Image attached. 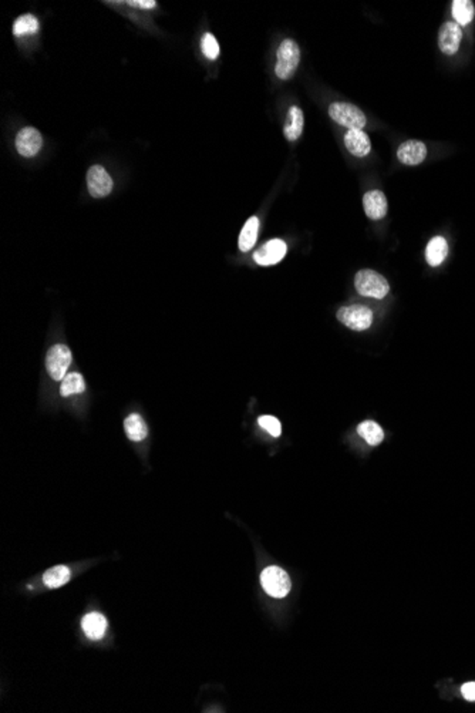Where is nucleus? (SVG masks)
Returning a JSON list of instances; mask_svg holds the SVG:
<instances>
[{"instance_id": "nucleus-1", "label": "nucleus", "mask_w": 475, "mask_h": 713, "mask_svg": "<svg viewBox=\"0 0 475 713\" xmlns=\"http://www.w3.org/2000/svg\"><path fill=\"white\" fill-rule=\"evenodd\" d=\"M354 287L362 296L374 299H385L390 291L387 279L372 269L358 271L354 276Z\"/></svg>"}, {"instance_id": "nucleus-2", "label": "nucleus", "mask_w": 475, "mask_h": 713, "mask_svg": "<svg viewBox=\"0 0 475 713\" xmlns=\"http://www.w3.org/2000/svg\"><path fill=\"white\" fill-rule=\"evenodd\" d=\"M299 62H300L299 46L291 39L283 40L278 49V62H276V67H275L276 76L282 80H289L291 77H293V74L299 66Z\"/></svg>"}, {"instance_id": "nucleus-3", "label": "nucleus", "mask_w": 475, "mask_h": 713, "mask_svg": "<svg viewBox=\"0 0 475 713\" xmlns=\"http://www.w3.org/2000/svg\"><path fill=\"white\" fill-rule=\"evenodd\" d=\"M329 116L349 130H363L367 123L365 112L350 103H332L329 106Z\"/></svg>"}, {"instance_id": "nucleus-4", "label": "nucleus", "mask_w": 475, "mask_h": 713, "mask_svg": "<svg viewBox=\"0 0 475 713\" xmlns=\"http://www.w3.org/2000/svg\"><path fill=\"white\" fill-rule=\"evenodd\" d=\"M260 583L265 592L273 598L287 596L292 588L289 575L279 567L265 568L260 575Z\"/></svg>"}, {"instance_id": "nucleus-5", "label": "nucleus", "mask_w": 475, "mask_h": 713, "mask_svg": "<svg viewBox=\"0 0 475 713\" xmlns=\"http://www.w3.org/2000/svg\"><path fill=\"white\" fill-rule=\"evenodd\" d=\"M339 322L352 330H366L373 324V312L365 305H350L340 308L336 313Z\"/></svg>"}, {"instance_id": "nucleus-6", "label": "nucleus", "mask_w": 475, "mask_h": 713, "mask_svg": "<svg viewBox=\"0 0 475 713\" xmlns=\"http://www.w3.org/2000/svg\"><path fill=\"white\" fill-rule=\"evenodd\" d=\"M71 363V352L64 345L53 346L46 356V369L53 380H63Z\"/></svg>"}, {"instance_id": "nucleus-7", "label": "nucleus", "mask_w": 475, "mask_h": 713, "mask_svg": "<svg viewBox=\"0 0 475 713\" xmlns=\"http://www.w3.org/2000/svg\"><path fill=\"white\" fill-rule=\"evenodd\" d=\"M112 178L101 165L91 167L87 173L88 193L94 198H104L112 191Z\"/></svg>"}, {"instance_id": "nucleus-8", "label": "nucleus", "mask_w": 475, "mask_h": 713, "mask_svg": "<svg viewBox=\"0 0 475 713\" xmlns=\"http://www.w3.org/2000/svg\"><path fill=\"white\" fill-rule=\"evenodd\" d=\"M43 147V137L34 127H25L16 136V149L23 157H34Z\"/></svg>"}, {"instance_id": "nucleus-9", "label": "nucleus", "mask_w": 475, "mask_h": 713, "mask_svg": "<svg viewBox=\"0 0 475 713\" xmlns=\"http://www.w3.org/2000/svg\"><path fill=\"white\" fill-rule=\"evenodd\" d=\"M287 243L282 239H272L263 243V245L255 252L254 259L260 267H271L280 262L284 258V255H287Z\"/></svg>"}, {"instance_id": "nucleus-10", "label": "nucleus", "mask_w": 475, "mask_h": 713, "mask_svg": "<svg viewBox=\"0 0 475 713\" xmlns=\"http://www.w3.org/2000/svg\"><path fill=\"white\" fill-rule=\"evenodd\" d=\"M461 40H463V30H461V26H459L457 23L447 22L440 27L439 47L444 54L452 56L457 53L460 49Z\"/></svg>"}, {"instance_id": "nucleus-11", "label": "nucleus", "mask_w": 475, "mask_h": 713, "mask_svg": "<svg viewBox=\"0 0 475 713\" xmlns=\"http://www.w3.org/2000/svg\"><path fill=\"white\" fill-rule=\"evenodd\" d=\"M427 157V147L423 141L409 140L397 148V158L406 165H419Z\"/></svg>"}, {"instance_id": "nucleus-12", "label": "nucleus", "mask_w": 475, "mask_h": 713, "mask_svg": "<svg viewBox=\"0 0 475 713\" xmlns=\"http://www.w3.org/2000/svg\"><path fill=\"white\" fill-rule=\"evenodd\" d=\"M363 206L366 215L373 221L383 219L387 215V198L380 190L366 193L363 197Z\"/></svg>"}, {"instance_id": "nucleus-13", "label": "nucleus", "mask_w": 475, "mask_h": 713, "mask_svg": "<svg viewBox=\"0 0 475 713\" xmlns=\"http://www.w3.org/2000/svg\"><path fill=\"white\" fill-rule=\"evenodd\" d=\"M345 145L352 156L360 158L366 157L372 149L370 138L363 130H349L345 136Z\"/></svg>"}, {"instance_id": "nucleus-14", "label": "nucleus", "mask_w": 475, "mask_h": 713, "mask_svg": "<svg viewBox=\"0 0 475 713\" xmlns=\"http://www.w3.org/2000/svg\"><path fill=\"white\" fill-rule=\"evenodd\" d=\"M303 125H305V116H303V111L296 106L291 107L288 111L287 121H284V125H283L284 137L288 138V141H296L303 133Z\"/></svg>"}, {"instance_id": "nucleus-15", "label": "nucleus", "mask_w": 475, "mask_h": 713, "mask_svg": "<svg viewBox=\"0 0 475 713\" xmlns=\"http://www.w3.org/2000/svg\"><path fill=\"white\" fill-rule=\"evenodd\" d=\"M82 628H83L84 633L90 638V640L99 641V640H101V638L106 633L107 619L104 618V615H101L99 612L87 614L83 618V621H82Z\"/></svg>"}, {"instance_id": "nucleus-16", "label": "nucleus", "mask_w": 475, "mask_h": 713, "mask_svg": "<svg viewBox=\"0 0 475 713\" xmlns=\"http://www.w3.org/2000/svg\"><path fill=\"white\" fill-rule=\"evenodd\" d=\"M448 254V243L444 237H434L426 248V261L430 267L441 265Z\"/></svg>"}, {"instance_id": "nucleus-17", "label": "nucleus", "mask_w": 475, "mask_h": 713, "mask_svg": "<svg viewBox=\"0 0 475 713\" xmlns=\"http://www.w3.org/2000/svg\"><path fill=\"white\" fill-rule=\"evenodd\" d=\"M258 234H259V218L251 217L248 221H246V223L243 225V228L241 231L239 242H238L239 250L242 252H248L249 250H252L256 243Z\"/></svg>"}, {"instance_id": "nucleus-18", "label": "nucleus", "mask_w": 475, "mask_h": 713, "mask_svg": "<svg viewBox=\"0 0 475 713\" xmlns=\"http://www.w3.org/2000/svg\"><path fill=\"white\" fill-rule=\"evenodd\" d=\"M124 428H125V433H127L128 439L132 442H141L148 435L147 424H145L144 419L140 415H137V413H134V415H130L125 419Z\"/></svg>"}, {"instance_id": "nucleus-19", "label": "nucleus", "mask_w": 475, "mask_h": 713, "mask_svg": "<svg viewBox=\"0 0 475 713\" xmlns=\"http://www.w3.org/2000/svg\"><path fill=\"white\" fill-rule=\"evenodd\" d=\"M451 10L455 19V23L459 26L470 25L475 14V8L471 0H454Z\"/></svg>"}, {"instance_id": "nucleus-20", "label": "nucleus", "mask_w": 475, "mask_h": 713, "mask_svg": "<svg viewBox=\"0 0 475 713\" xmlns=\"http://www.w3.org/2000/svg\"><path fill=\"white\" fill-rule=\"evenodd\" d=\"M357 433L362 436L370 446H377L383 442L385 431L376 422L367 420L357 426Z\"/></svg>"}, {"instance_id": "nucleus-21", "label": "nucleus", "mask_w": 475, "mask_h": 713, "mask_svg": "<svg viewBox=\"0 0 475 713\" xmlns=\"http://www.w3.org/2000/svg\"><path fill=\"white\" fill-rule=\"evenodd\" d=\"M70 570L66 566H56L47 570L43 575V583L49 588H59L69 583Z\"/></svg>"}, {"instance_id": "nucleus-22", "label": "nucleus", "mask_w": 475, "mask_h": 713, "mask_svg": "<svg viewBox=\"0 0 475 713\" xmlns=\"http://www.w3.org/2000/svg\"><path fill=\"white\" fill-rule=\"evenodd\" d=\"M84 390H86V382L82 374L75 373V372L66 374V378L63 379L62 386H60V393L64 398L71 396V395H79V393H83Z\"/></svg>"}, {"instance_id": "nucleus-23", "label": "nucleus", "mask_w": 475, "mask_h": 713, "mask_svg": "<svg viewBox=\"0 0 475 713\" xmlns=\"http://www.w3.org/2000/svg\"><path fill=\"white\" fill-rule=\"evenodd\" d=\"M39 30V21L33 14H23L17 17L13 23V34L17 37L29 36Z\"/></svg>"}, {"instance_id": "nucleus-24", "label": "nucleus", "mask_w": 475, "mask_h": 713, "mask_svg": "<svg viewBox=\"0 0 475 713\" xmlns=\"http://www.w3.org/2000/svg\"><path fill=\"white\" fill-rule=\"evenodd\" d=\"M201 47H202V53L206 59L210 60H215L218 59L219 56V45L215 39V36L211 34V33H205L202 36V42H201Z\"/></svg>"}, {"instance_id": "nucleus-25", "label": "nucleus", "mask_w": 475, "mask_h": 713, "mask_svg": "<svg viewBox=\"0 0 475 713\" xmlns=\"http://www.w3.org/2000/svg\"><path fill=\"white\" fill-rule=\"evenodd\" d=\"M258 423H259V426L262 428H265L266 431H268L271 436H273V437H279L280 436L282 426H280V422L276 418H273V416H262V418H259Z\"/></svg>"}, {"instance_id": "nucleus-26", "label": "nucleus", "mask_w": 475, "mask_h": 713, "mask_svg": "<svg viewBox=\"0 0 475 713\" xmlns=\"http://www.w3.org/2000/svg\"><path fill=\"white\" fill-rule=\"evenodd\" d=\"M461 693L468 702H475V682H467L461 686Z\"/></svg>"}, {"instance_id": "nucleus-27", "label": "nucleus", "mask_w": 475, "mask_h": 713, "mask_svg": "<svg viewBox=\"0 0 475 713\" xmlns=\"http://www.w3.org/2000/svg\"><path fill=\"white\" fill-rule=\"evenodd\" d=\"M127 5L141 9H154L157 6V2H154V0H130Z\"/></svg>"}]
</instances>
